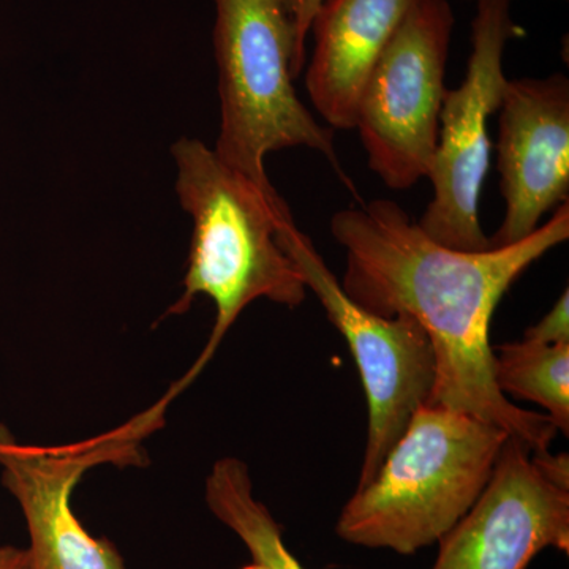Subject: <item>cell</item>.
Here are the masks:
<instances>
[{
	"label": "cell",
	"instance_id": "obj_1",
	"mask_svg": "<svg viewBox=\"0 0 569 569\" xmlns=\"http://www.w3.org/2000/svg\"><path fill=\"white\" fill-rule=\"evenodd\" d=\"M331 233L346 249L348 298L378 317L415 318L436 356L427 406L462 411L519 438L533 455L559 430L546 415L512 406L493 377L490 320L501 298L535 261L569 238V203L516 244L460 252L438 244L392 200L343 209Z\"/></svg>",
	"mask_w": 569,
	"mask_h": 569
},
{
	"label": "cell",
	"instance_id": "obj_2",
	"mask_svg": "<svg viewBox=\"0 0 569 569\" xmlns=\"http://www.w3.org/2000/svg\"><path fill=\"white\" fill-rule=\"evenodd\" d=\"M171 156L176 193L192 217L193 233L183 293L168 316H182L198 296L216 306L212 335L190 373L194 377L246 307L268 299L295 309L306 301L307 287L280 242V228L293 216L277 190L261 189L194 138H179Z\"/></svg>",
	"mask_w": 569,
	"mask_h": 569
},
{
	"label": "cell",
	"instance_id": "obj_3",
	"mask_svg": "<svg viewBox=\"0 0 569 569\" xmlns=\"http://www.w3.org/2000/svg\"><path fill=\"white\" fill-rule=\"evenodd\" d=\"M508 437L462 411L419 408L372 481L355 489L337 537L400 556L436 545L477 503Z\"/></svg>",
	"mask_w": 569,
	"mask_h": 569
},
{
	"label": "cell",
	"instance_id": "obj_4",
	"mask_svg": "<svg viewBox=\"0 0 569 569\" xmlns=\"http://www.w3.org/2000/svg\"><path fill=\"white\" fill-rule=\"evenodd\" d=\"M213 54L219 71L220 160L260 186L276 190L266 173V156L309 148L343 173L335 134L299 99L293 26L280 0H213Z\"/></svg>",
	"mask_w": 569,
	"mask_h": 569
},
{
	"label": "cell",
	"instance_id": "obj_5",
	"mask_svg": "<svg viewBox=\"0 0 569 569\" xmlns=\"http://www.w3.org/2000/svg\"><path fill=\"white\" fill-rule=\"evenodd\" d=\"M452 26L448 0H415L359 100L355 129L370 170L389 189L408 190L429 176Z\"/></svg>",
	"mask_w": 569,
	"mask_h": 569
},
{
	"label": "cell",
	"instance_id": "obj_6",
	"mask_svg": "<svg viewBox=\"0 0 569 569\" xmlns=\"http://www.w3.org/2000/svg\"><path fill=\"white\" fill-rule=\"evenodd\" d=\"M167 400L118 429L56 447L20 443L0 425L2 486L28 526V569H127L110 539L92 537L82 527L71 496L91 468L144 466L142 443L163 425Z\"/></svg>",
	"mask_w": 569,
	"mask_h": 569
},
{
	"label": "cell",
	"instance_id": "obj_7",
	"mask_svg": "<svg viewBox=\"0 0 569 569\" xmlns=\"http://www.w3.org/2000/svg\"><path fill=\"white\" fill-rule=\"evenodd\" d=\"M280 242L298 266L307 290L317 296L329 321L346 337L358 366L369 406V433L356 489L365 488L413 415L430 402L436 356L429 336L415 318L378 317L351 301L293 217L282 223Z\"/></svg>",
	"mask_w": 569,
	"mask_h": 569
},
{
	"label": "cell",
	"instance_id": "obj_8",
	"mask_svg": "<svg viewBox=\"0 0 569 569\" xmlns=\"http://www.w3.org/2000/svg\"><path fill=\"white\" fill-rule=\"evenodd\" d=\"M511 0H478L471 22V54L459 88L448 89L430 167L433 197L418 224L438 244L485 252L489 238L479 222V197L490 164L489 118L500 108L508 80L503 56L522 37Z\"/></svg>",
	"mask_w": 569,
	"mask_h": 569
},
{
	"label": "cell",
	"instance_id": "obj_9",
	"mask_svg": "<svg viewBox=\"0 0 569 569\" xmlns=\"http://www.w3.org/2000/svg\"><path fill=\"white\" fill-rule=\"evenodd\" d=\"M438 545L430 569H527L545 549L568 553V455L508 437L477 503Z\"/></svg>",
	"mask_w": 569,
	"mask_h": 569
},
{
	"label": "cell",
	"instance_id": "obj_10",
	"mask_svg": "<svg viewBox=\"0 0 569 569\" xmlns=\"http://www.w3.org/2000/svg\"><path fill=\"white\" fill-rule=\"evenodd\" d=\"M498 118L497 168L507 211L490 249L533 234L542 216L569 203V81L508 80Z\"/></svg>",
	"mask_w": 569,
	"mask_h": 569
},
{
	"label": "cell",
	"instance_id": "obj_11",
	"mask_svg": "<svg viewBox=\"0 0 569 569\" xmlns=\"http://www.w3.org/2000/svg\"><path fill=\"white\" fill-rule=\"evenodd\" d=\"M415 0H323L310 32L306 74L310 102L337 130H353L359 100Z\"/></svg>",
	"mask_w": 569,
	"mask_h": 569
},
{
	"label": "cell",
	"instance_id": "obj_12",
	"mask_svg": "<svg viewBox=\"0 0 569 569\" xmlns=\"http://www.w3.org/2000/svg\"><path fill=\"white\" fill-rule=\"evenodd\" d=\"M204 498L209 511L249 550L250 563L242 569H305L284 546L271 511L254 498L249 467L242 460H217L206 478Z\"/></svg>",
	"mask_w": 569,
	"mask_h": 569
},
{
	"label": "cell",
	"instance_id": "obj_13",
	"mask_svg": "<svg viewBox=\"0 0 569 569\" xmlns=\"http://www.w3.org/2000/svg\"><path fill=\"white\" fill-rule=\"evenodd\" d=\"M493 377L505 396L545 408L549 421L568 436L569 343H503L493 348Z\"/></svg>",
	"mask_w": 569,
	"mask_h": 569
},
{
	"label": "cell",
	"instance_id": "obj_14",
	"mask_svg": "<svg viewBox=\"0 0 569 569\" xmlns=\"http://www.w3.org/2000/svg\"><path fill=\"white\" fill-rule=\"evenodd\" d=\"M523 339L535 340L548 346L569 343V291L561 293L550 312L546 313L537 325L527 329Z\"/></svg>",
	"mask_w": 569,
	"mask_h": 569
},
{
	"label": "cell",
	"instance_id": "obj_15",
	"mask_svg": "<svg viewBox=\"0 0 569 569\" xmlns=\"http://www.w3.org/2000/svg\"><path fill=\"white\" fill-rule=\"evenodd\" d=\"M323 0H280L293 26L296 41V78L301 74L307 59V37L312 28L313 17Z\"/></svg>",
	"mask_w": 569,
	"mask_h": 569
},
{
	"label": "cell",
	"instance_id": "obj_16",
	"mask_svg": "<svg viewBox=\"0 0 569 569\" xmlns=\"http://www.w3.org/2000/svg\"><path fill=\"white\" fill-rule=\"evenodd\" d=\"M0 569H28L26 549L0 545Z\"/></svg>",
	"mask_w": 569,
	"mask_h": 569
}]
</instances>
